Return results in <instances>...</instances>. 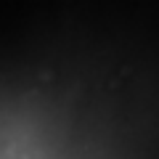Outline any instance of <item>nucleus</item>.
Instances as JSON below:
<instances>
[]
</instances>
